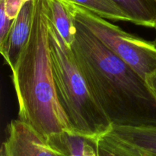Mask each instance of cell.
<instances>
[{
	"label": "cell",
	"mask_w": 156,
	"mask_h": 156,
	"mask_svg": "<svg viewBox=\"0 0 156 156\" xmlns=\"http://www.w3.org/2000/svg\"><path fill=\"white\" fill-rule=\"evenodd\" d=\"M50 20L63 41L71 48L76 34V26L66 0H47Z\"/></svg>",
	"instance_id": "9"
},
{
	"label": "cell",
	"mask_w": 156,
	"mask_h": 156,
	"mask_svg": "<svg viewBox=\"0 0 156 156\" xmlns=\"http://www.w3.org/2000/svg\"><path fill=\"white\" fill-rule=\"evenodd\" d=\"M34 15V0L23 4L14 20L5 39L0 44V52L5 61L14 71L31 31Z\"/></svg>",
	"instance_id": "7"
},
{
	"label": "cell",
	"mask_w": 156,
	"mask_h": 156,
	"mask_svg": "<svg viewBox=\"0 0 156 156\" xmlns=\"http://www.w3.org/2000/svg\"><path fill=\"white\" fill-rule=\"evenodd\" d=\"M75 23L76 38L70 49L110 123L118 126H156V101L146 80L86 27Z\"/></svg>",
	"instance_id": "1"
},
{
	"label": "cell",
	"mask_w": 156,
	"mask_h": 156,
	"mask_svg": "<svg viewBox=\"0 0 156 156\" xmlns=\"http://www.w3.org/2000/svg\"><path fill=\"white\" fill-rule=\"evenodd\" d=\"M101 138L126 156H156V126H113Z\"/></svg>",
	"instance_id": "5"
},
{
	"label": "cell",
	"mask_w": 156,
	"mask_h": 156,
	"mask_svg": "<svg viewBox=\"0 0 156 156\" xmlns=\"http://www.w3.org/2000/svg\"><path fill=\"white\" fill-rule=\"evenodd\" d=\"M1 156H59L46 140L21 120H13L7 127V136L1 147Z\"/></svg>",
	"instance_id": "6"
},
{
	"label": "cell",
	"mask_w": 156,
	"mask_h": 156,
	"mask_svg": "<svg viewBox=\"0 0 156 156\" xmlns=\"http://www.w3.org/2000/svg\"><path fill=\"white\" fill-rule=\"evenodd\" d=\"M66 3L75 21L86 27L111 52L123 59L146 80L156 70V44L124 31L72 0Z\"/></svg>",
	"instance_id": "4"
},
{
	"label": "cell",
	"mask_w": 156,
	"mask_h": 156,
	"mask_svg": "<svg viewBox=\"0 0 156 156\" xmlns=\"http://www.w3.org/2000/svg\"><path fill=\"white\" fill-rule=\"evenodd\" d=\"M97 146L98 156H126L101 138L98 139Z\"/></svg>",
	"instance_id": "14"
},
{
	"label": "cell",
	"mask_w": 156,
	"mask_h": 156,
	"mask_svg": "<svg viewBox=\"0 0 156 156\" xmlns=\"http://www.w3.org/2000/svg\"><path fill=\"white\" fill-rule=\"evenodd\" d=\"M23 4L22 0H0V5L4 8L8 16L12 20L18 15Z\"/></svg>",
	"instance_id": "12"
},
{
	"label": "cell",
	"mask_w": 156,
	"mask_h": 156,
	"mask_svg": "<svg viewBox=\"0 0 156 156\" xmlns=\"http://www.w3.org/2000/svg\"><path fill=\"white\" fill-rule=\"evenodd\" d=\"M46 143L59 156H98L97 140L71 131L53 134L46 140Z\"/></svg>",
	"instance_id": "8"
},
{
	"label": "cell",
	"mask_w": 156,
	"mask_h": 156,
	"mask_svg": "<svg viewBox=\"0 0 156 156\" xmlns=\"http://www.w3.org/2000/svg\"><path fill=\"white\" fill-rule=\"evenodd\" d=\"M131 20V23L147 27L156 26V4L153 0H112Z\"/></svg>",
	"instance_id": "10"
},
{
	"label": "cell",
	"mask_w": 156,
	"mask_h": 156,
	"mask_svg": "<svg viewBox=\"0 0 156 156\" xmlns=\"http://www.w3.org/2000/svg\"><path fill=\"white\" fill-rule=\"evenodd\" d=\"M49 42L56 94L71 132L98 140L112 124L93 96L71 49L50 20Z\"/></svg>",
	"instance_id": "3"
},
{
	"label": "cell",
	"mask_w": 156,
	"mask_h": 156,
	"mask_svg": "<svg viewBox=\"0 0 156 156\" xmlns=\"http://www.w3.org/2000/svg\"><path fill=\"white\" fill-rule=\"evenodd\" d=\"M155 32H156V26L155 27ZM155 44H156V37H155Z\"/></svg>",
	"instance_id": "17"
},
{
	"label": "cell",
	"mask_w": 156,
	"mask_h": 156,
	"mask_svg": "<svg viewBox=\"0 0 156 156\" xmlns=\"http://www.w3.org/2000/svg\"><path fill=\"white\" fill-rule=\"evenodd\" d=\"M47 0H34L31 31L12 72L19 120L42 138L71 131L59 105L53 79L49 42Z\"/></svg>",
	"instance_id": "2"
},
{
	"label": "cell",
	"mask_w": 156,
	"mask_h": 156,
	"mask_svg": "<svg viewBox=\"0 0 156 156\" xmlns=\"http://www.w3.org/2000/svg\"><path fill=\"white\" fill-rule=\"evenodd\" d=\"M23 2H24H24H28V1H30V0H22Z\"/></svg>",
	"instance_id": "16"
},
{
	"label": "cell",
	"mask_w": 156,
	"mask_h": 156,
	"mask_svg": "<svg viewBox=\"0 0 156 156\" xmlns=\"http://www.w3.org/2000/svg\"><path fill=\"white\" fill-rule=\"evenodd\" d=\"M146 82L149 91L156 101V70L146 76Z\"/></svg>",
	"instance_id": "15"
},
{
	"label": "cell",
	"mask_w": 156,
	"mask_h": 156,
	"mask_svg": "<svg viewBox=\"0 0 156 156\" xmlns=\"http://www.w3.org/2000/svg\"><path fill=\"white\" fill-rule=\"evenodd\" d=\"M96 15L112 21L131 22L129 17L112 0H72Z\"/></svg>",
	"instance_id": "11"
},
{
	"label": "cell",
	"mask_w": 156,
	"mask_h": 156,
	"mask_svg": "<svg viewBox=\"0 0 156 156\" xmlns=\"http://www.w3.org/2000/svg\"><path fill=\"white\" fill-rule=\"evenodd\" d=\"M153 1L155 2V4H156V0H153Z\"/></svg>",
	"instance_id": "18"
},
{
	"label": "cell",
	"mask_w": 156,
	"mask_h": 156,
	"mask_svg": "<svg viewBox=\"0 0 156 156\" xmlns=\"http://www.w3.org/2000/svg\"><path fill=\"white\" fill-rule=\"evenodd\" d=\"M14 20L11 19L6 14L4 8L0 5V44L3 42L10 30Z\"/></svg>",
	"instance_id": "13"
}]
</instances>
